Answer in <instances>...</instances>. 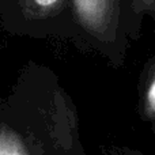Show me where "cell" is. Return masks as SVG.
Returning <instances> with one entry per match:
<instances>
[{"label":"cell","mask_w":155,"mask_h":155,"mask_svg":"<svg viewBox=\"0 0 155 155\" xmlns=\"http://www.w3.org/2000/svg\"><path fill=\"white\" fill-rule=\"evenodd\" d=\"M0 27L14 37H75L74 0H0Z\"/></svg>","instance_id":"cell-2"},{"label":"cell","mask_w":155,"mask_h":155,"mask_svg":"<svg viewBox=\"0 0 155 155\" xmlns=\"http://www.w3.org/2000/svg\"><path fill=\"white\" fill-rule=\"evenodd\" d=\"M132 10L136 31L142 35L143 21L146 16H148L153 22V30L155 33V0H132Z\"/></svg>","instance_id":"cell-5"},{"label":"cell","mask_w":155,"mask_h":155,"mask_svg":"<svg viewBox=\"0 0 155 155\" xmlns=\"http://www.w3.org/2000/svg\"><path fill=\"white\" fill-rule=\"evenodd\" d=\"M74 46L101 56L114 70L124 67L131 42L142 37L132 0H74Z\"/></svg>","instance_id":"cell-1"},{"label":"cell","mask_w":155,"mask_h":155,"mask_svg":"<svg viewBox=\"0 0 155 155\" xmlns=\"http://www.w3.org/2000/svg\"><path fill=\"white\" fill-rule=\"evenodd\" d=\"M137 114L155 132V54L146 60L139 74Z\"/></svg>","instance_id":"cell-3"},{"label":"cell","mask_w":155,"mask_h":155,"mask_svg":"<svg viewBox=\"0 0 155 155\" xmlns=\"http://www.w3.org/2000/svg\"><path fill=\"white\" fill-rule=\"evenodd\" d=\"M0 155H31L18 132L4 121H0Z\"/></svg>","instance_id":"cell-4"}]
</instances>
